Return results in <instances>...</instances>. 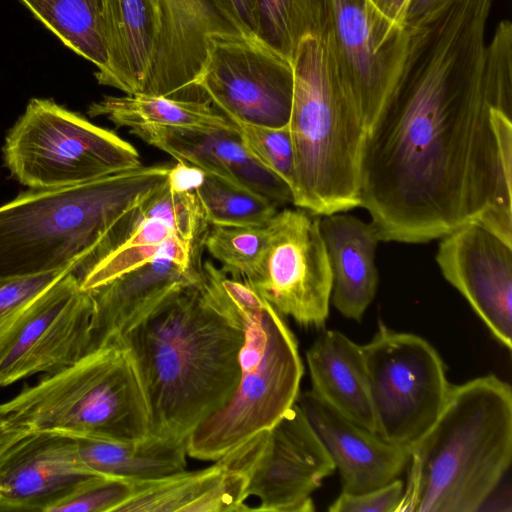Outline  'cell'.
I'll use <instances>...</instances> for the list:
<instances>
[{"mask_svg": "<svg viewBox=\"0 0 512 512\" xmlns=\"http://www.w3.org/2000/svg\"><path fill=\"white\" fill-rule=\"evenodd\" d=\"M493 0H450L409 30L404 68L366 131L360 206L386 242L477 223L512 246V68L485 61Z\"/></svg>", "mask_w": 512, "mask_h": 512, "instance_id": "obj_1", "label": "cell"}, {"mask_svg": "<svg viewBox=\"0 0 512 512\" xmlns=\"http://www.w3.org/2000/svg\"><path fill=\"white\" fill-rule=\"evenodd\" d=\"M119 338L142 381L150 435L188 438L236 390L245 326L203 265L197 285L170 295Z\"/></svg>", "mask_w": 512, "mask_h": 512, "instance_id": "obj_2", "label": "cell"}, {"mask_svg": "<svg viewBox=\"0 0 512 512\" xmlns=\"http://www.w3.org/2000/svg\"><path fill=\"white\" fill-rule=\"evenodd\" d=\"M170 165H140L85 183L34 189L0 207V277L72 268L109 254L114 230L167 182Z\"/></svg>", "mask_w": 512, "mask_h": 512, "instance_id": "obj_3", "label": "cell"}, {"mask_svg": "<svg viewBox=\"0 0 512 512\" xmlns=\"http://www.w3.org/2000/svg\"><path fill=\"white\" fill-rule=\"evenodd\" d=\"M511 459V386L494 375L451 385L439 416L409 449L398 512H478Z\"/></svg>", "mask_w": 512, "mask_h": 512, "instance_id": "obj_4", "label": "cell"}, {"mask_svg": "<svg viewBox=\"0 0 512 512\" xmlns=\"http://www.w3.org/2000/svg\"><path fill=\"white\" fill-rule=\"evenodd\" d=\"M292 63V204L320 216L360 206L366 129L330 46L324 37L307 36Z\"/></svg>", "mask_w": 512, "mask_h": 512, "instance_id": "obj_5", "label": "cell"}, {"mask_svg": "<svg viewBox=\"0 0 512 512\" xmlns=\"http://www.w3.org/2000/svg\"><path fill=\"white\" fill-rule=\"evenodd\" d=\"M0 414L32 432L73 438L136 441L150 435L142 381L119 337L24 388L0 404Z\"/></svg>", "mask_w": 512, "mask_h": 512, "instance_id": "obj_6", "label": "cell"}, {"mask_svg": "<svg viewBox=\"0 0 512 512\" xmlns=\"http://www.w3.org/2000/svg\"><path fill=\"white\" fill-rule=\"evenodd\" d=\"M238 313L245 326L240 379L226 405L189 434L188 456L195 459L215 461L256 433L270 429L300 393L303 364L297 340L283 316L266 300Z\"/></svg>", "mask_w": 512, "mask_h": 512, "instance_id": "obj_7", "label": "cell"}, {"mask_svg": "<svg viewBox=\"0 0 512 512\" xmlns=\"http://www.w3.org/2000/svg\"><path fill=\"white\" fill-rule=\"evenodd\" d=\"M11 174L32 189L77 185L141 164L129 142L52 99L32 98L3 146Z\"/></svg>", "mask_w": 512, "mask_h": 512, "instance_id": "obj_8", "label": "cell"}, {"mask_svg": "<svg viewBox=\"0 0 512 512\" xmlns=\"http://www.w3.org/2000/svg\"><path fill=\"white\" fill-rule=\"evenodd\" d=\"M375 433L410 449L432 426L448 396L444 363L424 338L380 325L361 345Z\"/></svg>", "mask_w": 512, "mask_h": 512, "instance_id": "obj_9", "label": "cell"}, {"mask_svg": "<svg viewBox=\"0 0 512 512\" xmlns=\"http://www.w3.org/2000/svg\"><path fill=\"white\" fill-rule=\"evenodd\" d=\"M195 86L233 123L268 128L289 123L293 63L256 36L211 35Z\"/></svg>", "mask_w": 512, "mask_h": 512, "instance_id": "obj_10", "label": "cell"}, {"mask_svg": "<svg viewBox=\"0 0 512 512\" xmlns=\"http://www.w3.org/2000/svg\"><path fill=\"white\" fill-rule=\"evenodd\" d=\"M304 209L277 211L268 221L264 255L243 282L282 316L321 328L329 316L332 271L318 218Z\"/></svg>", "mask_w": 512, "mask_h": 512, "instance_id": "obj_11", "label": "cell"}, {"mask_svg": "<svg viewBox=\"0 0 512 512\" xmlns=\"http://www.w3.org/2000/svg\"><path fill=\"white\" fill-rule=\"evenodd\" d=\"M322 37L367 131L402 73L409 30L389 21L370 0H326Z\"/></svg>", "mask_w": 512, "mask_h": 512, "instance_id": "obj_12", "label": "cell"}, {"mask_svg": "<svg viewBox=\"0 0 512 512\" xmlns=\"http://www.w3.org/2000/svg\"><path fill=\"white\" fill-rule=\"evenodd\" d=\"M93 313L92 295L72 271L46 288L0 336V387L87 354Z\"/></svg>", "mask_w": 512, "mask_h": 512, "instance_id": "obj_13", "label": "cell"}, {"mask_svg": "<svg viewBox=\"0 0 512 512\" xmlns=\"http://www.w3.org/2000/svg\"><path fill=\"white\" fill-rule=\"evenodd\" d=\"M336 469L295 403L270 429L248 474L252 511L312 512V494Z\"/></svg>", "mask_w": 512, "mask_h": 512, "instance_id": "obj_14", "label": "cell"}, {"mask_svg": "<svg viewBox=\"0 0 512 512\" xmlns=\"http://www.w3.org/2000/svg\"><path fill=\"white\" fill-rule=\"evenodd\" d=\"M436 262L495 339L512 349V246L477 223L441 237Z\"/></svg>", "mask_w": 512, "mask_h": 512, "instance_id": "obj_15", "label": "cell"}, {"mask_svg": "<svg viewBox=\"0 0 512 512\" xmlns=\"http://www.w3.org/2000/svg\"><path fill=\"white\" fill-rule=\"evenodd\" d=\"M260 448L253 435L196 471H181L154 481L135 483L134 493L116 512H244L248 474Z\"/></svg>", "mask_w": 512, "mask_h": 512, "instance_id": "obj_16", "label": "cell"}, {"mask_svg": "<svg viewBox=\"0 0 512 512\" xmlns=\"http://www.w3.org/2000/svg\"><path fill=\"white\" fill-rule=\"evenodd\" d=\"M160 33L153 66L142 94L179 100L203 99L195 86L208 38L238 33L209 0H154Z\"/></svg>", "mask_w": 512, "mask_h": 512, "instance_id": "obj_17", "label": "cell"}, {"mask_svg": "<svg viewBox=\"0 0 512 512\" xmlns=\"http://www.w3.org/2000/svg\"><path fill=\"white\" fill-rule=\"evenodd\" d=\"M130 133L177 161L261 195L276 206L293 203L290 186L251 155L237 128L145 125L131 128Z\"/></svg>", "mask_w": 512, "mask_h": 512, "instance_id": "obj_18", "label": "cell"}, {"mask_svg": "<svg viewBox=\"0 0 512 512\" xmlns=\"http://www.w3.org/2000/svg\"><path fill=\"white\" fill-rule=\"evenodd\" d=\"M89 475L73 437L31 432L0 456V512H47Z\"/></svg>", "mask_w": 512, "mask_h": 512, "instance_id": "obj_19", "label": "cell"}, {"mask_svg": "<svg viewBox=\"0 0 512 512\" xmlns=\"http://www.w3.org/2000/svg\"><path fill=\"white\" fill-rule=\"evenodd\" d=\"M296 404L339 470L342 492L358 494L396 479L409 462V449L391 444L348 419L312 390Z\"/></svg>", "mask_w": 512, "mask_h": 512, "instance_id": "obj_20", "label": "cell"}, {"mask_svg": "<svg viewBox=\"0 0 512 512\" xmlns=\"http://www.w3.org/2000/svg\"><path fill=\"white\" fill-rule=\"evenodd\" d=\"M202 263L184 267L157 258L90 290L94 302L89 352L119 337L173 293L201 280Z\"/></svg>", "mask_w": 512, "mask_h": 512, "instance_id": "obj_21", "label": "cell"}, {"mask_svg": "<svg viewBox=\"0 0 512 512\" xmlns=\"http://www.w3.org/2000/svg\"><path fill=\"white\" fill-rule=\"evenodd\" d=\"M107 68L99 84L142 94L155 59L160 33L154 0H102Z\"/></svg>", "mask_w": 512, "mask_h": 512, "instance_id": "obj_22", "label": "cell"}, {"mask_svg": "<svg viewBox=\"0 0 512 512\" xmlns=\"http://www.w3.org/2000/svg\"><path fill=\"white\" fill-rule=\"evenodd\" d=\"M332 271V303L346 318L360 322L378 284L371 223L341 212L318 218Z\"/></svg>", "mask_w": 512, "mask_h": 512, "instance_id": "obj_23", "label": "cell"}, {"mask_svg": "<svg viewBox=\"0 0 512 512\" xmlns=\"http://www.w3.org/2000/svg\"><path fill=\"white\" fill-rule=\"evenodd\" d=\"M312 391L336 411L375 432V418L361 345L324 331L306 353Z\"/></svg>", "mask_w": 512, "mask_h": 512, "instance_id": "obj_24", "label": "cell"}, {"mask_svg": "<svg viewBox=\"0 0 512 512\" xmlns=\"http://www.w3.org/2000/svg\"><path fill=\"white\" fill-rule=\"evenodd\" d=\"M74 439L80 461L92 474L143 483L186 470L187 438L149 435L136 441Z\"/></svg>", "mask_w": 512, "mask_h": 512, "instance_id": "obj_25", "label": "cell"}, {"mask_svg": "<svg viewBox=\"0 0 512 512\" xmlns=\"http://www.w3.org/2000/svg\"><path fill=\"white\" fill-rule=\"evenodd\" d=\"M92 117L103 116L118 127L145 126L236 128L209 101L179 100L157 95L106 96L88 109Z\"/></svg>", "mask_w": 512, "mask_h": 512, "instance_id": "obj_26", "label": "cell"}, {"mask_svg": "<svg viewBox=\"0 0 512 512\" xmlns=\"http://www.w3.org/2000/svg\"><path fill=\"white\" fill-rule=\"evenodd\" d=\"M36 19L78 55L107 68L102 0H20Z\"/></svg>", "mask_w": 512, "mask_h": 512, "instance_id": "obj_27", "label": "cell"}, {"mask_svg": "<svg viewBox=\"0 0 512 512\" xmlns=\"http://www.w3.org/2000/svg\"><path fill=\"white\" fill-rule=\"evenodd\" d=\"M256 37L290 59L307 36L322 37L326 0H255Z\"/></svg>", "mask_w": 512, "mask_h": 512, "instance_id": "obj_28", "label": "cell"}, {"mask_svg": "<svg viewBox=\"0 0 512 512\" xmlns=\"http://www.w3.org/2000/svg\"><path fill=\"white\" fill-rule=\"evenodd\" d=\"M195 192L210 226H263L277 212L265 197L206 173Z\"/></svg>", "mask_w": 512, "mask_h": 512, "instance_id": "obj_29", "label": "cell"}, {"mask_svg": "<svg viewBox=\"0 0 512 512\" xmlns=\"http://www.w3.org/2000/svg\"><path fill=\"white\" fill-rule=\"evenodd\" d=\"M268 243L263 226H215L207 230L204 248L230 277L245 281L260 263Z\"/></svg>", "mask_w": 512, "mask_h": 512, "instance_id": "obj_30", "label": "cell"}, {"mask_svg": "<svg viewBox=\"0 0 512 512\" xmlns=\"http://www.w3.org/2000/svg\"><path fill=\"white\" fill-rule=\"evenodd\" d=\"M135 488V483L122 478L89 475L52 504L47 512H116Z\"/></svg>", "mask_w": 512, "mask_h": 512, "instance_id": "obj_31", "label": "cell"}, {"mask_svg": "<svg viewBox=\"0 0 512 512\" xmlns=\"http://www.w3.org/2000/svg\"><path fill=\"white\" fill-rule=\"evenodd\" d=\"M243 144L265 168L280 177L291 188L294 185V150L289 126L268 128L234 123Z\"/></svg>", "mask_w": 512, "mask_h": 512, "instance_id": "obj_32", "label": "cell"}, {"mask_svg": "<svg viewBox=\"0 0 512 512\" xmlns=\"http://www.w3.org/2000/svg\"><path fill=\"white\" fill-rule=\"evenodd\" d=\"M69 271L73 272V269L65 268L28 276L0 277V336L40 293Z\"/></svg>", "mask_w": 512, "mask_h": 512, "instance_id": "obj_33", "label": "cell"}, {"mask_svg": "<svg viewBox=\"0 0 512 512\" xmlns=\"http://www.w3.org/2000/svg\"><path fill=\"white\" fill-rule=\"evenodd\" d=\"M403 492L404 485L399 479L358 494L341 492L328 510L330 512H398Z\"/></svg>", "mask_w": 512, "mask_h": 512, "instance_id": "obj_34", "label": "cell"}, {"mask_svg": "<svg viewBox=\"0 0 512 512\" xmlns=\"http://www.w3.org/2000/svg\"><path fill=\"white\" fill-rule=\"evenodd\" d=\"M209 1L238 33L246 36H256L255 0Z\"/></svg>", "mask_w": 512, "mask_h": 512, "instance_id": "obj_35", "label": "cell"}, {"mask_svg": "<svg viewBox=\"0 0 512 512\" xmlns=\"http://www.w3.org/2000/svg\"><path fill=\"white\" fill-rule=\"evenodd\" d=\"M205 172L198 167L177 161L171 166L167 176L169 188L176 192H195L201 186Z\"/></svg>", "mask_w": 512, "mask_h": 512, "instance_id": "obj_36", "label": "cell"}, {"mask_svg": "<svg viewBox=\"0 0 512 512\" xmlns=\"http://www.w3.org/2000/svg\"><path fill=\"white\" fill-rule=\"evenodd\" d=\"M377 10L392 23L406 28V16L411 0H370Z\"/></svg>", "mask_w": 512, "mask_h": 512, "instance_id": "obj_37", "label": "cell"}, {"mask_svg": "<svg viewBox=\"0 0 512 512\" xmlns=\"http://www.w3.org/2000/svg\"><path fill=\"white\" fill-rule=\"evenodd\" d=\"M31 432L27 427L0 414V456L13 444Z\"/></svg>", "mask_w": 512, "mask_h": 512, "instance_id": "obj_38", "label": "cell"}, {"mask_svg": "<svg viewBox=\"0 0 512 512\" xmlns=\"http://www.w3.org/2000/svg\"><path fill=\"white\" fill-rule=\"evenodd\" d=\"M450 0H411L407 16L406 27H411L439 10Z\"/></svg>", "mask_w": 512, "mask_h": 512, "instance_id": "obj_39", "label": "cell"}]
</instances>
